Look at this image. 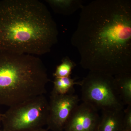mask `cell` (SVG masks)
<instances>
[{
	"label": "cell",
	"mask_w": 131,
	"mask_h": 131,
	"mask_svg": "<svg viewBox=\"0 0 131 131\" xmlns=\"http://www.w3.org/2000/svg\"><path fill=\"white\" fill-rule=\"evenodd\" d=\"M71 41L83 69L113 76L131 73V1L83 5Z\"/></svg>",
	"instance_id": "obj_1"
},
{
	"label": "cell",
	"mask_w": 131,
	"mask_h": 131,
	"mask_svg": "<svg viewBox=\"0 0 131 131\" xmlns=\"http://www.w3.org/2000/svg\"><path fill=\"white\" fill-rule=\"evenodd\" d=\"M56 21L37 0L0 1V50L42 56L58 42Z\"/></svg>",
	"instance_id": "obj_2"
},
{
	"label": "cell",
	"mask_w": 131,
	"mask_h": 131,
	"mask_svg": "<svg viewBox=\"0 0 131 131\" xmlns=\"http://www.w3.org/2000/svg\"><path fill=\"white\" fill-rule=\"evenodd\" d=\"M49 81L39 58L0 50V105L10 107L44 95Z\"/></svg>",
	"instance_id": "obj_3"
},
{
	"label": "cell",
	"mask_w": 131,
	"mask_h": 131,
	"mask_svg": "<svg viewBox=\"0 0 131 131\" xmlns=\"http://www.w3.org/2000/svg\"><path fill=\"white\" fill-rule=\"evenodd\" d=\"M49 103L44 95L37 96L10 107L2 114L5 131H32L46 125Z\"/></svg>",
	"instance_id": "obj_4"
},
{
	"label": "cell",
	"mask_w": 131,
	"mask_h": 131,
	"mask_svg": "<svg viewBox=\"0 0 131 131\" xmlns=\"http://www.w3.org/2000/svg\"><path fill=\"white\" fill-rule=\"evenodd\" d=\"M83 102L98 111L124 110V105L118 94L114 76L89 71L80 82Z\"/></svg>",
	"instance_id": "obj_5"
},
{
	"label": "cell",
	"mask_w": 131,
	"mask_h": 131,
	"mask_svg": "<svg viewBox=\"0 0 131 131\" xmlns=\"http://www.w3.org/2000/svg\"><path fill=\"white\" fill-rule=\"evenodd\" d=\"M79 101V97L74 94L51 95L46 124L48 129L53 131L63 130Z\"/></svg>",
	"instance_id": "obj_6"
},
{
	"label": "cell",
	"mask_w": 131,
	"mask_h": 131,
	"mask_svg": "<svg viewBox=\"0 0 131 131\" xmlns=\"http://www.w3.org/2000/svg\"><path fill=\"white\" fill-rule=\"evenodd\" d=\"M100 119L98 110L82 102L73 111L63 130L96 131Z\"/></svg>",
	"instance_id": "obj_7"
},
{
	"label": "cell",
	"mask_w": 131,
	"mask_h": 131,
	"mask_svg": "<svg viewBox=\"0 0 131 131\" xmlns=\"http://www.w3.org/2000/svg\"><path fill=\"white\" fill-rule=\"evenodd\" d=\"M101 111L96 131H123L124 110Z\"/></svg>",
	"instance_id": "obj_8"
},
{
	"label": "cell",
	"mask_w": 131,
	"mask_h": 131,
	"mask_svg": "<svg viewBox=\"0 0 131 131\" xmlns=\"http://www.w3.org/2000/svg\"><path fill=\"white\" fill-rule=\"evenodd\" d=\"M54 12L58 14L69 15L73 14L83 7V2L81 0H47Z\"/></svg>",
	"instance_id": "obj_9"
},
{
	"label": "cell",
	"mask_w": 131,
	"mask_h": 131,
	"mask_svg": "<svg viewBox=\"0 0 131 131\" xmlns=\"http://www.w3.org/2000/svg\"><path fill=\"white\" fill-rule=\"evenodd\" d=\"M118 94L124 105H131V73L114 76Z\"/></svg>",
	"instance_id": "obj_10"
},
{
	"label": "cell",
	"mask_w": 131,
	"mask_h": 131,
	"mask_svg": "<svg viewBox=\"0 0 131 131\" xmlns=\"http://www.w3.org/2000/svg\"><path fill=\"white\" fill-rule=\"evenodd\" d=\"M75 80L71 77L55 78L51 95H65L74 94V85H80V82H75Z\"/></svg>",
	"instance_id": "obj_11"
},
{
	"label": "cell",
	"mask_w": 131,
	"mask_h": 131,
	"mask_svg": "<svg viewBox=\"0 0 131 131\" xmlns=\"http://www.w3.org/2000/svg\"><path fill=\"white\" fill-rule=\"evenodd\" d=\"M76 64L68 57H64L56 68L53 76L55 78L69 77Z\"/></svg>",
	"instance_id": "obj_12"
},
{
	"label": "cell",
	"mask_w": 131,
	"mask_h": 131,
	"mask_svg": "<svg viewBox=\"0 0 131 131\" xmlns=\"http://www.w3.org/2000/svg\"><path fill=\"white\" fill-rule=\"evenodd\" d=\"M123 131H131V105L124 109Z\"/></svg>",
	"instance_id": "obj_13"
},
{
	"label": "cell",
	"mask_w": 131,
	"mask_h": 131,
	"mask_svg": "<svg viewBox=\"0 0 131 131\" xmlns=\"http://www.w3.org/2000/svg\"><path fill=\"white\" fill-rule=\"evenodd\" d=\"M32 131H47V130L43 129V128H40V129H38L37 130H35Z\"/></svg>",
	"instance_id": "obj_14"
},
{
	"label": "cell",
	"mask_w": 131,
	"mask_h": 131,
	"mask_svg": "<svg viewBox=\"0 0 131 131\" xmlns=\"http://www.w3.org/2000/svg\"><path fill=\"white\" fill-rule=\"evenodd\" d=\"M2 116V114L0 112V123L1 122Z\"/></svg>",
	"instance_id": "obj_15"
},
{
	"label": "cell",
	"mask_w": 131,
	"mask_h": 131,
	"mask_svg": "<svg viewBox=\"0 0 131 131\" xmlns=\"http://www.w3.org/2000/svg\"><path fill=\"white\" fill-rule=\"evenodd\" d=\"M0 131H4L3 130H0Z\"/></svg>",
	"instance_id": "obj_16"
}]
</instances>
